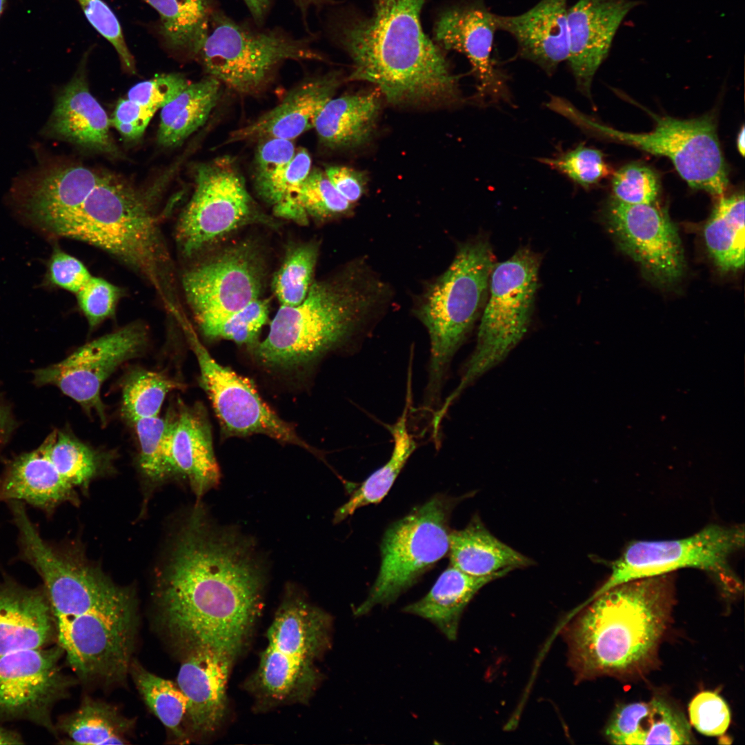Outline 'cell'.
I'll list each match as a JSON object with an SVG mask.
<instances>
[{
	"label": "cell",
	"mask_w": 745,
	"mask_h": 745,
	"mask_svg": "<svg viewBox=\"0 0 745 745\" xmlns=\"http://www.w3.org/2000/svg\"><path fill=\"white\" fill-rule=\"evenodd\" d=\"M157 589V620L184 655L237 657L261 606L266 570L254 542L197 508L181 528Z\"/></svg>",
	"instance_id": "1"
},
{
	"label": "cell",
	"mask_w": 745,
	"mask_h": 745,
	"mask_svg": "<svg viewBox=\"0 0 745 745\" xmlns=\"http://www.w3.org/2000/svg\"><path fill=\"white\" fill-rule=\"evenodd\" d=\"M18 541L22 557L43 581L58 645L72 670L87 682H124L139 625L132 592L75 554L50 544L34 524L20 528Z\"/></svg>",
	"instance_id": "2"
},
{
	"label": "cell",
	"mask_w": 745,
	"mask_h": 745,
	"mask_svg": "<svg viewBox=\"0 0 745 745\" xmlns=\"http://www.w3.org/2000/svg\"><path fill=\"white\" fill-rule=\"evenodd\" d=\"M673 574L620 584L586 603L566 633L578 679H633L656 664L675 602Z\"/></svg>",
	"instance_id": "3"
},
{
	"label": "cell",
	"mask_w": 745,
	"mask_h": 745,
	"mask_svg": "<svg viewBox=\"0 0 745 745\" xmlns=\"http://www.w3.org/2000/svg\"><path fill=\"white\" fill-rule=\"evenodd\" d=\"M425 0H388L370 18L341 22L335 37L353 61L352 80L376 84L391 103L458 97L457 79L423 31Z\"/></svg>",
	"instance_id": "4"
},
{
	"label": "cell",
	"mask_w": 745,
	"mask_h": 745,
	"mask_svg": "<svg viewBox=\"0 0 745 745\" xmlns=\"http://www.w3.org/2000/svg\"><path fill=\"white\" fill-rule=\"evenodd\" d=\"M388 288L364 260L348 264L337 276L312 284L295 306H281L268 334L254 348L264 366H304L339 350L353 351L387 301Z\"/></svg>",
	"instance_id": "5"
},
{
	"label": "cell",
	"mask_w": 745,
	"mask_h": 745,
	"mask_svg": "<svg viewBox=\"0 0 745 745\" xmlns=\"http://www.w3.org/2000/svg\"><path fill=\"white\" fill-rule=\"evenodd\" d=\"M155 189L143 190L116 176L101 174L59 237L92 244L121 260L157 289L172 312L179 308L172 292L170 257L152 209Z\"/></svg>",
	"instance_id": "6"
},
{
	"label": "cell",
	"mask_w": 745,
	"mask_h": 745,
	"mask_svg": "<svg viewBox=\"0 0 745 745\" xmlns=\"http://www.w3.org/2000/svg\"><path fill=\"white\" fill-rule=\"evenodd\" d=\"M486 238L461 244L448 268L428 284L414 309L430 342L422 409L433 413L441 404L451 362L477 319L487 298L494 267Z\"/></svg>",
	"instance_id": "7"
},
{
	"label": "cell",
	"mask_w": 745,
	"mask_h": 745,
	"mask_svg": "<svg viewBox=\"0 0 745 745\" xmlns=\"http://www.w3.org/2000/svg\"><path fill=\"white\" fill-rule=\"evenodd\" d=\"M331 618L288 590L268 630L254 677L265 701H306L319 678L315 662L330 646Z\"/></svg>",
	"instance_id": "8"
},
{
	"label": "cell",
	"mask_w": 745,
	"mask_h": 745,
	"mask_svg": "<svg viewBox=\"0 0 745 745\" xmlns=\"http://www.w3.org/2000/svg\"><path fill=\"white\" fill-rule=\"evenodd\" d=\"M540 260L528 248L519 249L507 260L495 264L477 344L457 387L442 401L444 410L484 374L503 361L529 327L538 287Z\"/></svg>",
	"instance_id": "9"
},
{
	"label": "cell",
	"mask_w": 745,
	"mask_h": 745,
	"mask_svg": "<svg viewBox=\"0 0 745 745\" xmlns=\"http://www.w3.org/2000/svg\"><path fill=\"white\" fill-rule=\"evenodd\" d=\"M196 56L208 76L241 95L264 88L286 61L324 59L310 38H296L278 28L255 30L215 10Z\"/></svg>",
	"instance_id": "10"
},
{
	"label": "cell",
	"mask_w": 745,
	"mask_h": 745,
	"mask_svg": "<svg viewBox=\"0 0 745 745\" xmlns=\"http://www.w3.org/2000/svg\"><path fill=\"white\" fill-rule=\"evenodd\" d=\"M558 113L589 133L667 157L693 188L718 197L727 189V166L712 115L682 120L649 112L655 122V128L648 132L633 133L592 119L568 101L560 103Z\"/></svg>",
	"instance_id": "11"
},
{
	"label": "cell",
	"mask_w": 745,
	"mask_h": 745,
	"mask_svg": "<svg viewBox=\"0 0 745 745\" xmlns=\"http://www.w3.org/2000/svg\"><path fill=\"white\" fill-rule=\"evenodd\" d=\"M465 497L437 494L386 529L377 576L366 598L355 609V616L393 604L448 554L450 515Z\"/></svg>",
	"instance_id": "12"
},
{
	"label": "cell",
	"mask_w": 745,
	"mask_h": 745,
	"mask_svg": "<svg viewBox=\"0 0 745 745\" xmlns=\"http://www.w3.org/2000/svg\"><path fill=\"white\" fill-rule=\"evenodd\" d=\"M744 546L743 524H714L685 538L632 542L611 563L610 575L588 601L620 584L682 568L700 570L714 581L723 595L737 596L743 586L730 565V559Z\"/></svg>",
	"instance_id": "13"
},
{
	"label": "cell",
	"mask_w": 745,
	"mask_h": 745,
	"mask_svg": "<svg viewBox=\"0 0 745 745\" xmlns=\"http://www.w3.org/2000/svg\"><path fill=\"white\" fill-rule=\"evenodd\" d=\"M195 190L179 219L177 237L190 256L237 228L266 221L247 190L231 158L222 157L199 164Z\"/></svg>",
	"instance_id": "14"
},
{
	"label": "cell",
	"mask_w": 745,
	"mask_h": 745,
	"mask_svg": "<svg viewBox=\"0 0 745 745\" xmlns=\"http://www.w3.org/2000/svg\"><path fill=\"white\" fill-rule=\"evenodd\" d=\"M182 329L198 361L200 384L212 403L225 436L265 435L315 451L297 434L292 425L270 408L248 379L221 365L210 355L190 324Z\"/></svg>",
	"instance_id": "15"
},
{
	"label": "cell",
	"mask_w": 745,
	"mask_h": 745,
	"mask_svg": "<svg viewBox=\"0 0 745 745\" xmlns=\"http://www.w3.org/2000/svg\"><path fill=\"white\" fill-rule=\"evenodd\" d=\"M147 342L146 327L132 323L86 344L59 363L34 371V382L57 386L104 424L106 408L100 395L103 382L121 364L141 355Z\"/></svg>",
	"instance_id": "16"
},
{
	"label": "cell",
	"mask_w": 745,
	"mask_h": 745,
	"mask_svg": "<svg viewBox=\"0 0 745 745\" xmlns=\"http://www.w3.org/2000/svg\"><path fill=\"white\" fill-rule=\"evenodd\" d=\"M58 645L0 657V719L26 720L57 733L52 710L74 684L62 670Z\"/></svg>",
	"instance_id": "17"
},
{
	"label": "cell",
	"mask_w": 745,
	"mask_h": 745,
	"mask_svg": "<svg viewBox=\"0 0 745 745\" xmlns=\"http://www.w3.org/2000/svg\"><path fill=\"white\" fill-rule=\"evenodd\" d=\"M262 280L257 252L241 244L187 271L182 284L199 326L259 299Z\"/></svg>",
	"instance_id": "18"
},
{
	"label": "cell",
	"mask_w": 745,
	"mask_h": 745,
	"mask_svg": "<svg viewBox=\"0 0 745 745\" xmlns=\"http://www.w3.org/2000/svg\"><path fill=\"white\" fill-rule=\"evenodd\" d=\"M606 219L621 249L659 284L677 281L684 259L677 230L668 215L653 204L628 205L612 199Z\"/></svg>",
	"instance_id": "19"
},
{
	"label": "cell",
	"mask_w": 745,
	"mask_h": 745,
	"mask_svg": "<svg viewBox=\"0 0 745 745\" xmlns=\"http://www.w3.org/2000/svg\"><path fill=\"white\" fill-rule=\"evenodd\" d=\"M101 173L80 165L42 159L12 188L17 210L32 225L59 237L97 184Z\"/></svg>",
	"instance_id": "20"
},
{
	"label": "cell",
	"mask_w": 745,
	"mask_h": 745,
	"mask_svg": "<svg viewBox=\"0 0 745 745\" xmlns=\"http://www.w3.org/2000/svg\"><path fill=\"white\" fill-rule=\"evenodd\" d=\"M497 30L496 14L480 1L447 9L434 28L435 40L439 46L467 58L477 82L475 97L486 105L510 99L507 78L493 58Z\"/></svg>",
	"instance_id": "21"
},
{
	"label": "cell",
	"mask_w": 745,
	"mask_h": 745,
	"mask_svg": "<svg viewBox=\"0 0 745 745\" xmlns=\"http://www.w3.org/2000/svg\"><path fill=\"white\" fill-rule=\"evenodd\" d=\"M638 0H577L568 7V63L578 90L590 97L594 76L607 57L622 21Z\"/></svg>",
	"instance_id": "22"
},
{
	"label": "cell",
	"mask_w": 745,
	"mask_h": 745,
	"mask_svg": "<svg viewBox=\"0 0 745 745\" xmlns=\"http://www.w3.org/2000/svg\"><path fill=\"white\" fill-rule=\"evenodd\" d=\"M339 84L336 72L308 78L293 88L273 108L231 132L224 143L297 138L314 128L319 113L333 97Z\"/></svg>",
	"instance_id": "23"
},
{
	"label": "cell",
	"mask_w": 745,
	"mask_h": 745,
	"mask_svg": "<svg viewBox=\"0 0 745 745\" xmlns=\"http://www.w3.org/2000/svg\"><path fill=\"white\" fill-rule=\"evenodd\" d=\"M568 0H540L519 14H496L497 29L515 39L519 57L551 75L568 58Z\"/></svg>",
	"instance_id": "24"
},
{
	"label": "cell",
	"mask_w": 745,
	"mask_h": 745,
	"mask_svg": "<svg viewBox=\"0 0 745 745\" xmlns=\"http://www.w3.org/2000/svg\"><path fill=\"white\" fill-rule=\"evenodd\" d=\"M234 660L208 648L183 655L177 684L188 702L187 722L195 734L215 731L226 711V686Z\"/></svg>",
	"instance_id": "25"
},
{
	"label": "cell",
	"mask_w": 745,
	"mask_h": 745,
	"mask_svg": "<svg viewBox=\"0 0 745 745\" xmlns=\"http://www.w3.org/2000/svg\"><path fill=\"white\" fill-rule=\"evenodd\" d=\"M110 120L92 96L82 67L57 95L42 133L80 147L115 155L118 148L110 132Z\"/></svg>",
	"instance_id": "26"
},
{
	"label": "cell",
	"mask_w": 745,
	"mask_h": 745,
	"mask_svg": "<svg viewBox=\"0 0 745 745\" xmlns=\"http://www.w3.org/2000/svg\"><path fill=\"white\" fill-rule=\"evenodd\" d=\"M54 637V618L43 587L0 582V657L44 648Z\"/></svg>",
	"instance_id": "27"
},
{
	"label": "cell",
	"mask_w": 745,
	"mask_h": 745,
	"mask_svg": "<svg viewBox=\"0 0 745 745\" xmlns=\"http://www.w3.org/2000/svg\"><path fill=\"white\" fill-rule=\"evenodd\" d=\"M171 458L175 473L183 475L199 498L219 483L211 426L201 404L179 402L171 411Z\"/></svg>",
	"instance_id": "28"
},
{
	"label": "cell",
	"mask_w": 745,
	"mask_h": 745,
	"mask_svg": "<svg viewBox=\"0 0 745 745\" xmlns=\"http://www.w3.org/2000/svg\"><path fill=\"white\" fill-rule=\"evenodd\" d=\"M605 735L610 743L618 745L695 743L684 715L659 698L617 706Z\"/></svg>",
	"instance_id": "29"
},
{
	"label": "cell",
	"mask_w": 745,
	"mask_h": 745,
	"mask_svg": "<svg viewBox=\"0 0 745 745\" xmlns=\"http://www.w3.org/2000/svg\"><path fill=\"white\" fill-rule=\"evenodd\" d=\"M74 488L50 459L43 443L17 457L0 475V500L26 503L46 511L72 502Z\"/></svg>",
	"instance_id": "30"
},
{
	"label": "cell",
	"mask_w": 745,
	"mask_h": 745,
	"mask_svg": "<svg viewBox=\"0 0 745 745\" xmlns=\"http://www.w3.org/2000/svg\"><path fill=\"white\" fill-rule=\"evenodd\" d=\"M450 565L475 577L506 575L534 562L495 537L474 515L463 529L450 531Z\"/></svg>",
	"instance_id": "31"
},
{
	"label": "cell",
	"mask_w": 745,
	"mask_h": 745,
	"mask_svg": "<svg viewBox=\"0 0 745 745\" xmlns=\"http://www.w3.org/2000/svg\"><path fill=\"white\" fill-rule=\"evenodd\" d=\"M501 575L475 577L450 565L420 599L403 608L406 613L428 620L449 640H455L461 616L475 595Z\"/></svg>",
	"instance_id": "32"
},
{
	"label": "cell",
	"mask_w": 745,
	"mask_h": 745,
	"mask_svg": "<svg viewBox=\"0 0 745 745\" xmlns=\"http://www.w3.org/2000/svg\"><path fill=\"white\" fill-rule=\"evenodd\" d=\"M408 372L404 409L394 424L386 426L393 441L391 455L386 463L370 474L349 499L336 510L333 519L335 524L353 515L359 508L380 503L417 448L414 435L408 429V417L413 404V370L408 368Z\"/></svg>",
	"instance_id": "33"
},
{
	"label": "cell",
	"mask_w": 745,
	"mask_h": 745,
	"mask_svg": "<svg viewBox=\"0 0 745 745\" xmlns=\"http://www.w3.org/2000/svg\"><path fill=\"white\" fill-rule=\"evenodd\" d=\"M379 108L376 91L332 97L319 113L314 128L328 147L357 146L370 138Z\"/></svg>",
	"instance_id": "34"
},
{
	"label": "cell",
	"mask_w": 745,
	"mask_h": 745,
	"mask_svg": "<svg viewBox=\"0 0 745 745\" xmlns=\"http://www.w3.org/2000/svg\"><path fill=\"white\" fill-rule=\"evenodd\" d=\"M221 83L207 76L188 85L161 110L157 140L164 147L176 146L201 127L217 104Z\"/></svg>",
	"instance_id": "35"
},
{
	"label": "cell",
	"mask_w": 745,
	"mask_h": 745,
	"mask_svg": "<svg viewBox=\"0 0 745 745\" xmlns=\"http://www.w3.org/2000/svg\"><path fill=\"white\" fill-rule=\"evenodd\" d=\"M135 724L115 706L86 697L76 711L60 719L56 730L66 735L68 744H126Z\"/></svg>",
	"instance_id": "36"
},
{
	"label": "cell",
	"mask_w": 745,
	"mask_h": 745,
	"mask_svg": "<svg viewBox=\"0 0 745 745\" xmlns=\"http://www.w3.org/2000/svg\"><path fill=\"white\" fill-rule=\"evenodd\" d=\"M744 234V194L719 197L703 235L708 253L722 272L743 268Z\"/></svg>",
	"instance_id": "37"
},
{
	"label": "cell",
	"mask_w": 745,
	"mask_h": 745,
	"mask_svg": "<svg viewBox=\"0 0 745 745\" xmlns=\"http://www.w3.org/2000/svg\"><path fill=\"white\" fill-rule=\"evenodd\" d=\"M160 17V30L172 49L196 56L213 12L209 0H143Z\"/></svg>",
	"instance_id": "38"
},
{
	"label": "cell",
	"mask_w": 745,
	"mask_h": 745,
	"mask_svg": "<svg viewBox=\"0 0 745 745\" xmlns=\"http://www.w3.org/2000/svg\"><path fill=\"white\" fill-rule=\"evenodd\" d=\"M129 673L149 709L177 739H185L188 702L177 683L150 672L135 661Z\"/></svg>",
	"instance_id": "39"
},
{
	"label": "cell",
	"mask_w": 745,
	"mask_h": 745,
	"mask_svg": "<svg viewBox=\"0 0 745 745\" xmlns=\"http://www.w3.org/2000/svg\"><path fill=\"white\" fill-rule=\"evenodd\" d=\"M184 387L182 383L161 372L134 370L123 384L122 413L131 422L159 416L168 394Z\"/></svg>",
	"instance_id": "40"
},
{
	"label": "cell",
	"mask_w": 745,
	"mask_h": 745,
	"mask_svg": "<svg viewBox=\"0 0 745 745\" xmlns=\"http://www.w3.org/2000/svg\"><path fill=\"white\" fill-rule=\"evenodd\" d=\"M43 444L50 459L74 488L86 485L100 470L99 453L68 433L54 430Z\"/></svg>",
	"instance_id": "41"
},
{
	"label": "cell",
	"mask_w": 745,
	"mask_h": 745,
	"mask_svg": "<svg viewBox=\"0 0 745 745\" xmlns=\"http://www.w3.org/2000/svg\"><path fill=\"white\" fill-rule=\"evenodd\" d=\"M140 446L139 465L143 473L160 480L175 473L171 458L172 416H159L132 422Z\"/></svg>",
	"instance_id": "42"
},
{
	"label": "cell",
	"mask_w": 745,
	"mask_h": 745,
	"mask_svg": "<svg viewBox=\"0 0 745 745\" xmlns=\"http://www.w3.org/2000/svg\"><path fill=\"white\" fill-rule=\"evenodd\" d=\"M318 256V248L308 244L292 248L272 280V289L281 306L301 304L309 291Z\"/></svg>",
	"instance_id": "43"
},
{
	"label": "cell",
	"mask_w": 745,
	"mask_h": 745,
	"mask_svg": "<svg viewBox=\"0 0 745 745\" xmlns=\"http://www.w3.org/2000/svg\"><path fill=\"white\" fill-rule=\"evenodd\" d=\"M259 143L254 159L255 186L260 196L273 206L296 150L292 140L289 139L270 138Z\"/></svg>",
	"instance_id": "44"
},
{
	"label": "cell",
	"mask_w": 745,
	"mask_h": 745,
	"mask_svg": "<svg viewBox=\"0 0 745 745\" xmlns=\"http://www.w3.org/2000/svg\"><path fill=\"white\" fill-rule=\"evenodd\" d=\"M268 312V301L257 299L235 312L199 327L209 339H224L253 347L258 343V336L267 322Z\"/></svg>",
	"instance_id": "45"
},
{
	"label": "cell",
	"mask_w": 745,
	"mask_h": 745,
	"mask_svg": "<svg viewBox=\"0 0 745 745\" xmlns=\"http://www.w3.org/2000/svg\"><path fill=\"white\" fill-rule=\"evenodd\" d=\"M297 203L304 224L308 222V217L319 220L332 219L348 215L352 208L326 173L317 169L311 170L304 180Z\"/></svg>",
	"instance_id": "46"
},
{
	"label": "cell",
	"mask_w": 745,
	"mask_h": 745,
	"mask_svg": "<svg viewBox=\"0 0 745 745\" xmlns=\"http://www.w3.org/2000/svg\"><path fill=\"white\" fill-rule=\"evenodd\" d=\"M539 161L584 188L599 183L610 173L604 154L582 143L555 157L541 158Z\"/></svg>",
	"instance_id": "47"
},
{
	"label": "cell",
	"mask_w": 745,
	"mask_h": 745,
	"mask_svg": "<svg viewBox=\"0 0 745 745\" xmlns=\"http://www.w3.org/2000/svg\"><path fill=\"white\" fill-rule=\"evenodd\" d=\"M659 180L650 168L639 163L626 165L612 179L613 199L625 204H653L658 196Z\"/></svg>",
	"instance_id": "48"
},
{
	"label": "cell",
	"mask_w": 745,
	"mask_h": 745,
	"mask_svg": "<svg viewBox=\"0 0 745 745\" xmlns=\"http://www.w3.org/2000/svg\"><path fill=\"white\" fill-rule=\"evenodd\" d=\"M311 163L310 155L306 149L301 148L295 152L286 168L277 201L272 206L277 216L303 224L297 199L304 180L311 170Z\"/></svg>",
	"instance_id": "49"
},
{
	"label": "cell",
	"mask_w": 745,
	"mask_h": 745,
	"mask_svg": "<svg viewBox=\"0 0 745 745\" xmlns=\"http://www.w3.org/2000/svg\"><path fill=\"white\" fill-rule=\"evenodd\" d=\"M92 26L116 50L123 66L132 72L135 70L134 58L125 41L119 21L103 0H77Z\"/></svg>",
	"instance_id": "50"
},
{
	"label": "cell",
	"mask_w": 745,
	"mask_h": 745,
	"mask_svg": "<svg viewBox=\"0 0 745 745\" xmlns=\"http://www.w3.org/2000/svg\"><path fill=\"white\" fill-rule=\"evenodd\" d=\"M121 293V289L112 283L91 277L76 294L78 305L90 327H96L115 313Z\"/></svg>",
	"instance_id": "51"
},
{
	"label": "cell",
	"mask_w": 745,
	"mask_h": 745,
	"mask_svg": "<svg viewBox=\"0 0 745 745\" xmlns=\"http://www.w3.org/2000/svg\"><path fill=\"white\" fill-rule=\"evenodd\" d=\"M691 724L700 733L707 736L723 735L731 722L729 708L719 695L711 691L698 693L688 707Z\"/></svg>",
	"instance_id": "52"
},
{
	"label": "cell",
	"mask_w": 745,
	"mask_h": 745,
	"mask_svg": "<svg viewBox=\"0 0 745 745\" xmlns=\"http://www.w3.org/2000/svg\"><path fill=\"white\" fill-rule=\"evenodd\" d=\"M189 83L179 73L161 74L135 84L128 92L127 98L155 112L172 101Z\"/></svg>",
	"instance_id": "53"
},
{
	"label": "cell",
	"mask_w": 745,
	"mask_h": 745,
	"mask_svg": "<svg viewBox=\"0 0 745 745\" xmlns=\"http://www.w3.org/2000/svg\"><path fill=\"white\" fill-rule=\"evenodd\" d=\"M92 276L79 259L56 247L48 261L43 284L77 294Z\"/></svg>",
	"instance_id": "54"
},
{
	"label": "cell",
	"mask_w": 745,
	"mask_h": 745,
	"mask_svg": "<svg viewBox=\"0 0 745 745\" xmlns=\"http://www.w3.org/2000/svg\"><path fill=\"white\" fill-rule=\"evenodd\" d=\"M155 112L129 99H120L110 123L126 139L135 140L143 134Z\"/></svg>",
	"instance_id": "55"
},
{
	"label": "cell",
	"mask_w": 745,
	"mask_h": 745,
	"mask_svg": "<svg viewBox=\"0 0 745 745\" xmlns=\"http://www.w3.org/2000/svg\"><path fill=\"white\" fill-rule=\"evenodd\" d=\"M325 173L337 190L350 203L353 204L362 197L366 186L363 173L344 166H330Z\"/></svg>",
	"instance_id": "56"
},
{
	"label": "cell",
	"mask_w": 745,
	"mask_h": 745,
	"mask_svg": "<svg viewBox=\"0 0 745 745\" xmlns=\"http://www.w3.org/2000/svg\"><path fill=\"white\" fill-rule=\"evenodd\" d=\"M14 427V421L10 409L3 401L0 395V446L10 435Z\"/></svg>",
	"instance_id": "57"
},
{
	"label": "cell",
	"mask_w": 745,
	"mask_h": 745,
	"mask_svg": "<svg viewBox=\"0 0 745 745\" xmlns=\"http://www.w3.org/2000/svg\"><path fill=\"white\" fill-rule=\"evenodd\" d=\"M250 12L253 19L261 25L268 13L272 0H243Z\"/></svg>",
	"instance_id": "58"
},
{
	"label": "cell",
	"mask_w": 745,
	"mask_h": 745,
	"mask_svg": "<svg viewBox=\"0 0 745 745\" xmlns=\"http://www.w3.org/2000/svg\"><path fill=\"white\" fill-rule=\"evenodd\" d=\"M293 1L299 8L306 23V18L310 9L313 8H321L323 6L332 3L333 0H293Z\"/></svg>",
	"instance_id": "59"
},
{
	"label": "cell",
	"mask_w": 745,
	"mask_h": 745,
	"mask_svg": "<svg viewBox=\"0 0 745 745\" xmlns=\"http://www.w3.org/2000/svg\"><path fill=\"white\" fill-rule=\"evenodd\" d=\"M23 743L20 735L0 726V744H21Z\"/></svg>",
	"instance_id": "60"
},
{
	"label": "cell",
	"mask_w": 745,
	"mask_h": 745,
	"mask_svg": "<svg viewBox=\"0 0 745 745\" xmlns=\"http://www.w3.org/2000/svg\"><path fill=\"white\" fill-rule=\"evenodd\" d=\"M745 131L744 127L742 126L739 130L737 138V147L742 156L744 155L745 150Z\"/></svg>",
	"instance_id": "61"
},
{
	"label": "cell",
	"mask_w": 745,
	"mask_h": 745,
	"mask_svg": "<svg viewBox=\"0 0 745 745\" xmlns=\"http://www.w3.org/2000/svg\"><path fill=\"white\" fill-rule=\"evenodd\" d=\"M5 1H6L5 0H0V16L1 15V14L3 12V8H4V5H5Z\"/></svg>",
	"instance_id": "62"
},
{
	"label": "cell",
	"mask_w": 745,
	"mask_h": 745,
	"mask_svg": "<svg viewBox=\"0 0 745 745\" xmlns=\"http://www.w3.org/2000/svg\"><path fill=\"white\" fill-rule=\"evenodd\" d=\"M388 0H377L376 6H381L384 5Z\"/></svg>",
	"instance_id": "63"
}]
</instances>
